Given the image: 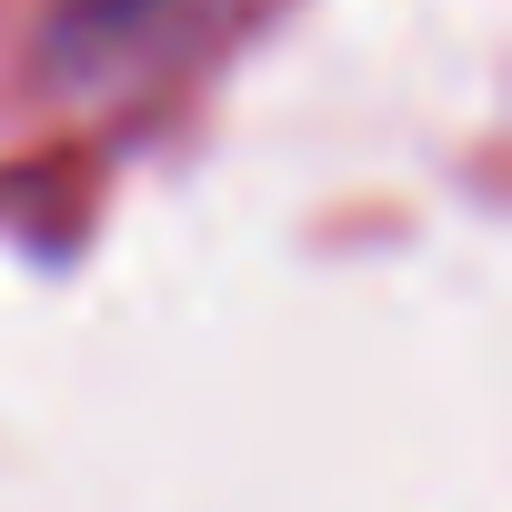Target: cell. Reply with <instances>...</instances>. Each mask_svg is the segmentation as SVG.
I'll use <instances>...</instances> for the list:
<instances>
[{"label": "cell", "instance_id": "cell-1", "mask_svg": "<svg viewBox=\"0 0 512 512\" xmlns=\"http://www.w3.org/2000/svg\"><path fill=\"white\" fill-rule=\"evenodd\" d=\"M181 11L191 0H71L51 21V51H61V71H101V61H121V41H141V31H161Z\"/></svg>", "mask_w": 512, "mask_h": 512}]
</instances>
